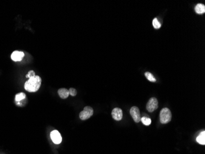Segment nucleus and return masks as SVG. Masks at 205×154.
Masks as SVG:
<instances>
[{"instance_id":"f257e3e1","label":"nucleus","mask_w":205,"mask_h":154,"mask_svg":"<svg viewBox=\"0 0 205 154\" xmlns=\"http://www.w3.org/2000/svg\"><path fill=\"white\" fill-rule=\"evenodd\" d=\"M41 81V78L39 76L35 75L34 77L29 78V80L25 82L24 88L28 92H36L40 88Z\"/></svg>"},{"instance_id":"f03ea898","label":"nucleus","mask_w":205,"mask_h":154,"mask_svg":"<svg viewBox=\"0 0 205 154\" xmlns=\"http://www.w3.org/2000/svg\"><path fill=\"white\" fill-rule=\"evenodd\" d=\"M172 115L170 110L168 108H164L160 113V120L162 124H167L171 120Z\"/></svg>"},{"instance_id":"7ed1b4c3","label":"nucleus","mask_w":205,"mask_h":154,"mask_svg":"<svg viewBox=\"0 0 205 154\" xmlns=\"http://www.w3.org/2000/svg\"><path fill=\"white\" fill-rule=\"evenodd\" d=\"M158 100L156 97L150 98L146 105V109L149 112H153L158 108Z\"/></svg>"},{"instance_id":"20e7f679","label":"nucleus","mask_w":205,"mask_h":154,"mask_svg":"<svg viewBox=\"0 0 205 154\" xmlns=\"http://www.w3.org/2000/svg\"><path fill=\"white\" fill-rule=\"evenodd\" d=\"M93 114V109L90 107H85L84 110L79 114V117L82 120H85L90 118Z\"/></svg>"},{"instance_id":"39448f33","label":"nucleus","mask_w":205,"mask_h":154,"mask_svg":"<svg viewBox=\"0 0 205 154\" xmlns=\"http://www.w3.org/2000/svg\"><path fill=\"white\" fill-rule=\"evenodd\" d=\"M130 113L133 120L136 123H139L141 121V114L139 112V109L136 106L132 107L130 109Z\"/></svg>"},{"instance_id":"423d86ee","label":"nucleus","mask_w":205,"mask_h":154,"mask_svg":"<svg viewBox=\"0 0 205 154\" xmlns=\"http://www.w3.org/2000/svg\"><path fill=\"white\" fill-rule=\"evenodd\" d=\"M50 138L56 144H59L62 141L61 134L57 130H54L50 133Z\"/></svg>"},{"instance_id":"0eeeda50","label":"nucleus","mask_w":205,"mask_h":154,"mask_svg":"<svg viewBox=\"0 0 205 154\" xmlns=\"http://www.w3.org/2000/svg\"><path fill=\"white\" fill-rule=\"evenodd\" d=\"M11 59L14 62L21 61L24 57V53L22 51H15L11 54Z\"/></svg>"},{"instance_id":"6e6552de","label":"nucleus","mask_w":205,"mask_h":154,"mask_svg":"<svg viewBox=\"0 0 205 154\" xmlns=\"http://www.w3.org/2000/svg\"><path fill=\"white\" fill-rule=\"evenodd\" d=\"M112 117L116 121H120L123 118V112L120 108H115L112 111Z\"/></svg>"},{"instance_id":"1a4fd4ad","label":"nucleus","mask_w":205,"mask_h":154,"mask_svg":"<svg viewBox=\"0 0 205 154\" xmlns=\"http://www.w3.org/2000/svg\"><path fill=\"white\" fill-rule=\"evenodd\" d=\"M58 94L62 99H67L70 94L69 90L66 88H61L58 90Z\"/></svg>"},{"instance_id":"9d476101","label":"nucleus","mask_w":205,"mask_h":154,"mask_svg":"<svg viewBox=\"0 0 205 154\" xmlns=\"http://www.w3.org/2000/svg\"><path fill=\"white\" fill-rule=\"evenodd\" d=\"M195 11L198 14H202L205 13V6L203 4L199 3L195 8Z\"/></svg>"},{"instance_id":"9b49d317","label":"nucleus","mask_w":205,"mask_h":154,"mask_svg":"<svg viewBox=\"0 0 205 154\" xmlns=\"http://www.w3.org/2000/svg\"><path fill=\"white\" fill-rule=\"evenodd\" d=\"M196 141L200 144H201V145L205 144V131H204L200 133L198 136L196 137Z\"/></svg>"},{"instance_id":"f8f14e48","label":"nucleus","mask_w":205,"mask_h":154,"mask_svg":"<svg viewBox=\"0 0 205 154\" xmlns=\"http://www.w3.org/2000/svg\"><path fill=\"white\" fill-rule=\"evenodd\" d=\"M26 97V94L23 92H20L16 95L15 100L16 102H20Z\"/></svg>"},{"instance_id":"ddd939ff","label":"nucleus","mask_w":205,"mask_h":154,"mask_svg":"<svg viewBox=\"0 0 205 154\" xmlns=\"http://www.w3.org/2000/svg\"><path fill=\"white\" fill-rule=\"evenodd\" d=\"M145 76H146V78L151 82H156V79L154 78V77L153 76V75L151 73H150L149 72H147L145 73Z\"/></svg>"},{"instance_id":"4468645a","label":"nucleus","mask_w":205,"mask_h":154,"mask_svg":"<svg viewBox=\"0 0 205 154\" xmlns=\"http://www.w3.org/2000/svg\"><path fill=\"white\" fill-rule=\"evenodd\" d=\"M152 24L153 27H154L156 29H159L161 27V24L158 21L157 18H154L152 21Z\"/></svg>"},{"instance_id":"2eb2a0df","label":"nucleus","mask_w":205,"mask_h":154,"mask_svg":"<svg viewBox=\"0 0 205 154\" xmlns=\"http://www.w3.org/2000/svg\"><path fill=\"white\" fill-rule=\"evenodd\" d=\"M141 121L142 122V123L146 125V126H149L150 125L151 123V120L149 118H147V117H142L141 118Z\"/></svg>"},{"instance_id":"dca6fc26","label":"nucleus","mask_w":205,"mask_h":154,"mask_svg":"<svg viewBox=\"0 0 205 154\" xmlns=\"http://www.w3.org/2000/svg\"><path fill=\"white\" fill-rule=\"evenodd\" d=\"M69 92H70V94L72 96H75L77 94V91L74 88H70L69 89Z\"/></svg>"},{"instance_id":"f3484780","label":"nucleus","mask_w":205,"mask_h":154,"mask_svg":"<svg viewBox=\"0 0 205 154\" xmlns=\"http://www.w3.org/2000/svg\"><path fill=\"white\" fill-rule=\"evenodd\" d=\"M34 76H35V72L33 70H30L28 73V74L26 75V77L28 78H31L32 77H34Z\"/></svg>"}]
</instances>
